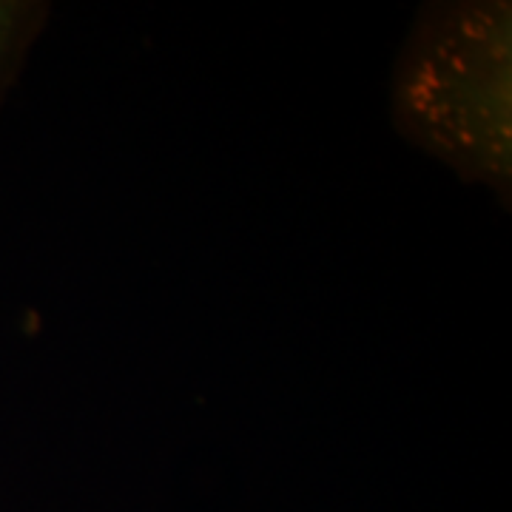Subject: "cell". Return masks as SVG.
Returning <instances> with one entry per match:
<instances>
[{"mask_svg":"<svg viewBox=\"0 0 512 512\" xmlns=\"http://www.w3.org/2000/svg\"><path fill=\"white\" fill-rule=\"evenodd\" d=\"M390 117L407 143L510 200V3L458 0L421 9L393 69Z\"/></svg>","mask_w":512,"mask_h":512,"instance_id":"1","label":"cell"},{"mask_svg":"<svg viewBox=\"0 0 512 512\" xmlns=\"http://www.w3.org/2000/svg\"><path fill=\"white\" fill-rule=\"evenodd\" d=\"M49 23L43 0H0V109L18 86L29 55Z\"/></svg>","mask_w":512,"mask_h":512,"instance_id":"2","label":"cell"}]
</instances>
